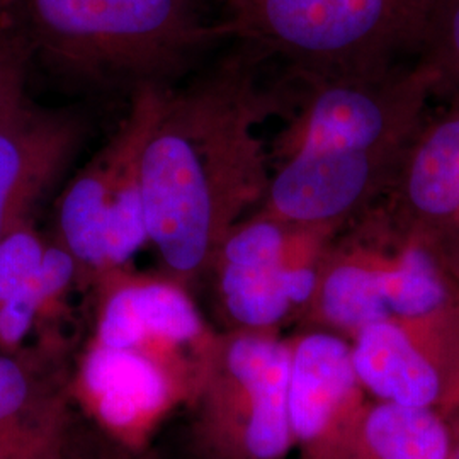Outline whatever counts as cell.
Returning a JSON list of instances; mask_svg holds the SVG:
<instances>
[{"label":"cell","mask_w":459,"mask_h":459,"mask_svg":"<svg viewBox=\"0 0 459 459\" xmlns=\"http://www.w3.org/2000/svg\"><path fill=\"white\" fill-rule=\"evenodd\" d=\"M33 62L30 45L13 16L0 22V115L26 98L28 68Z\"/></svg>","instance_id":"17"},{"label":"cell","mask_w":459,"mask_h":459,"mask_svg":"<svg viewBox=\"0 0 459 459\" xmlns=\"http://www.w3.org/2000/svg\"><path fill=\"white\" fill-rule=\"evenodd\" d=\"M299 108L276 142L257 212L339 231L390 191L439 94L422 62L303 83Z\"/></svg>","instance_id":"2"},{"label":"cell","mask_w":459,"mask_h":459,"mask_svg":"<svg viewBox=\"0 0 459 459\" xmlns=\"http://www.w3.org/2000/svg\"><path fill=\"white\" fill-rule=\"evenodd\" d=\"M167 91L133 94L115 136L68 182L56 204L55 240L75 259L85 282L125 271L148 242L142 153Z\"/></svg>","instance_id":"7"},{"label":"cell","mask_w":459,"mask_h":459,"mask_svg":"<svg viewBox=\"0 0 459 459\" xmlns=\"http://www.w3.org/2000/svg\"><path fill=\"white\" fill-rule=\"evenodd\" d=\"M83 138L81 117L28 96L0 115V238L60 181Z\"/></svg>","instance_id":"13"},{"label":"cell","mask_w":459,"mask_h":459,"mask_svg":"<svg viewBox=\"0 0 459 459\" xmlns=\"http://www.w3.org/2000/svg\"><path fill=\"white\" fill-rule=\"evenodd\" d=\"M453 417V424H455V443H453V449L451 455L447 459H459V411L451 413Z\"/></svg>","instance_id":"20"},{"label":"cell","mask_w":459,"mask_h":459,"mask_svg":"<svg viewBox=\"0 0 459 459\" xmlns=\"http://www.w3.org/2000/svg\"><path fill=\"white\" fill-rule=\"evenodd\" d=\"M48 244L49 238L34 227L33 218L21 221L0 238V303L38 273Z\"/></svg>","instance_id":"16"},{"label":"cell","mask_w":459,"mask_h":459,"mask_svg":"<svg viewBox=\"0 0 459 459\" xmlns=\"http://www.w3.org/2000/svg\"><path fill=\"white\" fill-rule=\"evenodd\" d=\"M379 203L459 284V98L427 116Z\"/></svg>","instance_id":"12"},{"label":"cell","mask_w":459,"mask_h":459,"mask_svg":"<svg viewBox=\"0 0 459 459\" xmlns=\"http://www.w3.org/2000/svg\"><path fill=\"white\" fill-rule=\"evenodd\" d=\"M420 13L422 0H221L220 31L303 85L417 60Z\"/></svg>","instance_id":"4"},{"label":"cell","mask_w":459,"mask_h":459,"mask_svg":"<svg viewBox=\"0 0 459 459\" xmlns=\"http://www.w3.org/2000/svg\"><path fill=\"white\" fill-rule=\"evenodd\" d=\"M458 308V282L377 201L332 238L299 324L351 341L377 322L415 324Z\"/></svg>","instance_id":"5"},{"label":"cell","mask_w":459,"mask_h":459,"mask_svg":"<svg viewBox=\"0 0 459 459\" xmlns=\"http://www.w3.org/2000/svg\"><path fill=\"white\" fill-rule=\"evenodd\" d=\"M74 345L62 332L0 351V459H56L79 411Z\"/></svg>","instance_id":"10"},{"label":"cell","mask_w":459,"mask_h":459,"mask_svg":"<svg viewBox=\"0 0 459 459\" xmlns=\"http://www.w3.org/2000/svg\"><path fill=\"white\" fill-rule=\"evenodd\" d=\"M453 443L451 415L373 400L342 459H447Z\"/></svg>","instance_id":"14"},{"label":"cell","mask_w":459,"mask_h":459,"mask_svg":"<svg viewBox=\"0 0 459 459\" xmlns=\"http://www.w3.org/2000/svg\"><path fill=\"white\" fill-rule=\"evenodd\" d=\"M14 9H16V0H0V22L13 16Z\"/></svg>","instance_id":"21"},{"label":"cell","mask_w":459,"mask_h":459,"mask_svg":"<svg viewBox=\"0 0 459 459\" xmlns=\"http://www.w3.org/2000/svg\"><path fill=\"white\" fill-rule=\"evenodd\" d=\"M264 60L235 49L169 89L142 153L148 242L164 276L189 288L225 235L263 203L271 160L257 126L278 108L259 81Z\"/></svg>","instance_id":"1"},{"label":"cell","mask_w":459,"mask_h":459,"mask_svg":"<svg viewBox=\"0 0 459 459\" xmlns=\"http://www.w3.org/2000/svg\"><path fill=\"white\" fill-rule=\"evenodd\" d=\"M290 341L288 420L299 459H342L369 405L351 341L301 328Z\"/></svg>","instance_id":"11"},{"label":"cell","mask_w":459,"mask_h":459,"mask_svg":"<svg viewBox=\"0 0 459 459\" xmlns=\"http://www.w3.org/2000/svg\"><path fill=\"white\" fill-rule=\"evenodd\" d=\"M335 233L257 210L231 227L206 273L225 330L281 332L299 322Z\"/></svg>","instance_id":"8"},{"label":"cell","mask_w":459,"mask_h":459,"mask_svg":"<svg viewBox=\"0 0 459 459\" xmlns=\"http://www.w3.org/2000/svg\"><path fill=\"white\" fill-rule=\"evenodd\" d=\"M119 446L79 415L56 459H115Z\"/></svg>","instance_id":"18"},{"label":"cell","mask_w":459,"mask_h":459,"mask_svg":"<svg viewBox=\"0 0 459 459\" xmlns=\"http://www.w3.org/2000/svg\"><path fill=\"white\" fill-rule=\"evenodd\" d=\"M290 341L279 332H218L196 398L187 407L195 459H286Z\"/></svg>","instance_id":"6"},{"label":"cell","mask_w":459,"mask_h":459,"mask_svg":"<svg viewBox=\"0 0 459 459\" xmlns=\"http://www.w3.org/2000/svg\"><path fill=\"white\" fill-rule=\"evenodd\" d=\"M98 308L89 341L128 347L169 369L196 398L218 332L206 324L187 288L126 269L96 281Z\"/></svg>","instance_id":"9"},{"label":"cell","mask_w":459,"mask_h":459,"mask_svg":"<svg viewBox=\"0 0 459 459\" xmlns=\"http://www.w3.org/2000/svg\"><path fill=\"white\" fill-rule=\"evenodd\" d=\"M437 81V92L459 98V0H422L417 56Z\"/></svg>","instance_id":"15"},{"label":"cell","mask_w":459,"mask_h":459,"mask_svg":"<svg viewBox=\"0 0 459 459\" xmlns=\"http://www.w3.org/2000/svg\"><path fill=\"white\" fill-rule=\"evenodd\" d=\"M115 459H157V456H155V455H152L148 449L134 453V451H126V449L119 447V449H117V453H116Z\"/></svg>","instance_id":"19"},{"label":"cell","mask_w":459,"mask_h":459,"mask_svg":"<svg viewBox=\"0 0 459 459\" xmlns=\"http://www.w3.org/2000/svg\"><path fill=\"white\" fill-rule=\"evenodd\" d=\"M221 0H16L31 55L98 91L172 89L225 41Z\"/></svg>","instance_id":"3"}]
</instances>
